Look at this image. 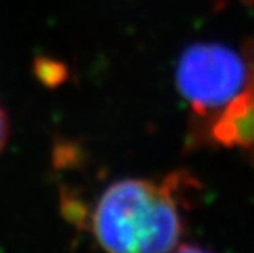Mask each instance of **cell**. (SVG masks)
<instances>
[{"instance_id": "3957f363", "label": "cell", "mask_w": 254, "mask_h": 253, "mask_svg": "<svg viewBox=\"0 0 254 253\" xmlns=\"http://www.w3.org/2000/svg\"><path fill=\"white\" fill-rule=\"evenodd\" d=\"M8 133H10L8 117H7V112L3 110L2 104H0V153H2V152H3V148L7 147Z\"/></svg>"}, {"instance_id": "7a4b0ae2", "label": "cell", "mask_w": 254, "mask_h": 253, "mask_svg": "<svg viewBox=\"0 0 254 253\" xmlns=\"http://www.w3.org/2000/svg\"><path fill=\"white\" fill-rule=\"evenodd\" d=\"M176 83L193 117L212 127L226 107L251 89V63L246 51L225 43L197 41L181 55Z\"/></svg>"}, {"instance_id": "277c9868", "label": "cell", "mask_w": 254, "mask_h": 253, "mask_svg": "<svg viewBox=\"0 0 254 253\" xmlns=\"http://www.w3.org/2000/svg\"><path fill=\"white\" fill-rule=\"evenodd\" d=\"M171 253H212V252L203 250L202 247H197V245H179Z\"/></svg>"}, {"instance_id": "6da1fadb", "label": "cell", "mask_w": 254, "mask_h": 253, "mask_svg": "<svg viewBox=\"0 0 254 253\" xmlns=\"http://www.w3.org/2000/svg\"><path fill=\"white\" fill-rule=\"evenodd\" d=\"M182 174L163 182L122 179L102 192L92 214V232L105 253H171L184 232L177 186Z\"/></svg>"}]
</instances>
